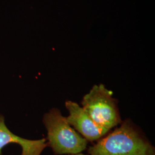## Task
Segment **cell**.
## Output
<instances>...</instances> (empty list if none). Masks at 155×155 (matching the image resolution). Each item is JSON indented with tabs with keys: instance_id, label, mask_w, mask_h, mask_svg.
<instances>
[{
	"instance_id": "cell-4",
	"label": "cell",
	"mask_w": 155,
	"mask_h": 155,
	"mask_svg": "<svg viewBox=\"0 0 155 155\" xmlns=\"http://www.w3.org/2000/svg\"><path fill=\"white\" fill-rule=\"evenodd\" d=\"M65 106L69 113L67 121L87 141L98 140L110 131L97 125L77 103L67 101Z\"/></svg>"
},
{
	"instance_id": "cell-3",
	"label": "cell",
	"mask_w": 155,
	"mask_h": 155,
	"mask_svg": "<svg viewBox=\"0 0 155 155\" xmlns=\"http://www.w3.org/2000/svg\"><path fill=\"white\" fill-rule=\"evenodd\" d=\"M81 105L93 121L101 127L110 130L122 122L113 92L102 83L93 86L83 97Z\"/></svg>"
},
{
	"instance_id": "cell-6",
	"label": "cell",
	"mask_w": 155,
	"mask_h": 155,
	"mask_svg": "<svg viewBox=\"0 0 155 155\" xmlns=\"http://www.w3.org/2000/svg\"><path fill=\"white\" fill-rule=\"evenodd\" d=\"M85 155V154H83V153H78V154H75V155Z\"/></svg>"
},
{
	"instance_id": "cell-5",
	"label": "cell",
	"mask_w": 155,
	"mask_h": 155,
	"mask_svg": "<svg viewBox=\"0 0 155 155\" xmlns=\"http://www.w3.org/2000/svg\"><path fill=\"white\" fill-rule=\"evenodd\" d=\"M46 141L45 139L32 140L17 136L7 127L4 117L0 115V155H2V149L11 144L20 145L22 149L21 155H40L43 150L48 147Z\"/></svg>"
},
{
	"instance_id": "cell-2",
	"label": "cell",
	"mask_w": 155,
	"mask_h": 155,
	"mask_svg": "<svg viewBox=\"0 0 155 155\" xmlns=\"http://www.w3.org/2000/svg\"><path fill=\"white\" fill-rule=\"evenodd\" d=\"M43 122L47 130L48 147L55 155H75L86 149L87 141L71 127L58 109L45 114Z\"/></svg>"
},
{
	"instance_id": "cell-1",
	"label": "cell",
	"mask_w": 155,
	"mask_h": 155,
	"mask_svg": "<svg viewBox=\"0 0 155 155\" xmlns=\"http://www.w3.org/2000/svg\"><path fill=\"white\" fill-rule=\"evenodd\" d=\"M90 155H155L154 147L130 120L88 150Z\"/></svg>"
}]
</instances>
